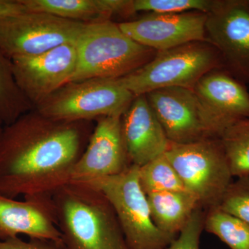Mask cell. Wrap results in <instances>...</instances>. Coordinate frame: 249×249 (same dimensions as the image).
I'll use <instances>...</instances> for the list:
<instances>
[{"mask_svg":"<svg viewBox=\"0 0 249 249\" xmlns=\"http://www.w3.org/2000/svg\"><path fill=\"white\" fill-rule=\"evenodd\" d=\"M52 199L63 249H131L112 206L98 190L70 181Z\"/></svg>","mask_w":249,"mask_h":249,"instance_id":"2","label":"cell"},{"mask_svg":"<svg viewBox=\"0 0 249 249\" xmlns=\"http://www.w3.org/2000/svg\"><path fill=\"white\" fill-rule=\"evenodd\" d=\"M145 96L170 142L188 143L211 138L207 114L194 89L163 88Z\"/></svg>","mask_w":249,"mask_h":249,"instance_id":"11","label":"cell"},{"mask_svg":"<svg viewBox=\"0 0 249 249\" xmlns=\"http://www.w3.org/2000/svg\"><path fill=\"white\" fill-rule=\"evenodd\" d=\"M22 2L29 11L47 13L86 24L135 14L133 0H22Z\"/></svg>","mask_w":249,"mask_h":249,"instance_id":"17","label":"cell"},{"mask_svg":"<svg viewBox=\"0 0 249 249\" xmlns=\"http://www.w3.org/2000/svg\"><path fill=\"white\" fill-rule=\"evenodd\" d=\"M75 45L77 65L71 82L119 79L139 70L157 53L132 40L111 20L85 24Z\"/></svg>","mask_w":249,"mask_h":249,"instance_id":"3","label":"cell"},{"mask_svg":"<svg viewBox=\"0 0 249 249\" xmlns=\"http://www.w3.org/2000/svg\"><path fill=\"white\" fill-rule=\"evenodd\" d=\"M0 249H63L62 246L52 241L30 239L23 240L19 237L0 240Z\"/></svg>","mask_w":249,"mask_h":249,"instance_id":"26","label":"cell"},{"mask_svg":"<svg viewBox=\"0 0 249 249\" xmlns=\"http://www.w3.org/2000/svg\"><path fill=\"white\" fill-rule=\"evenodd\" d=\"M219 139L232 177L249 175V119L228 127Z\"/></svg>","mask_w":249,"mask_h":249,"instance_id":"21","label":"cell"},{"mask_svg":"<svg viewBox=\"0 0 249 249\" xmlns=\"http://www.w3.org/2000/svg\"><path fill=\"white\" fill-rule=\"evenodd\" d=\"M27 11L22 0H0V24Z\"/></svg>","mask_w":249,"mask_h":249,"instance_id":"27","label":"cell"},{"mask_svg":"<svg viewBox=\"0 0 249 249\" xmlns=\"http://www.w3.org/2000/svg\"><path fill=\"white\" fill-rule=\"evenodd\" d=\"M139 181L145 194L186 191L181 178L165 155L139 167Z\"/></svg>","mask_w":249,"mask_h":249,"instance_id":"22","label":"cell"},{"mask_svg":"<svg viewBox=\"0 0 249 249\" xmlns=\"http://www.w3.org/2000/svg\"><path fill=\"white\" fill-rule=\"evenodd\" d=\"M27 235L62 246L52 195H37L20 201L0 195V240Z\"/></svg>","mask_w":249,"mask_h":249,"instance_id":"15","label":"cell"},{"mask_svg":"<svg viewBox=\"0 0 249 249\" xmlns=\"http://www.w3.org/2000/svg\"><path fill=\"white\" fill-rule=\"evenodd\" d=\"M204 229L231 249H249V224L218 207L206 210Z\"/></svg>","mask_w":249,"mask_h":249,"instance_id":"20","label":"cell"},{"mask_svg":"<svg viewBox=\"0 0 249 249\" xmlns=\"http://www.w3.org/2000/svg\"><path fill=\"white\" fill-rule=\"evenodd\" d=\"M121 132L131 165L141 167L160 155L170 145L145 95L135 96L121 118Z\"/></svg>","mask_w":249,"mask_h":249,"instance_id":"16","label":"cell"},{"mask_svg":"<svg viewBox=\"0 0 249 249\" xmlns=\"http://www.w3.org/2000/svg\"><path fill=\"white\" fill-rule=\"evenodd\" d=\"M207 14L191 11L181 14H148L119 24L121 31L139 45L163 52L193 42L207 41Z\"/></svg>","mask_w":249,"mask_h":249,"instance_id":"12","label":"cell"},{"mask_svg":"<svg viewBox=\"0 0 249 249\" xmlns=\"http://www.w3.org/2000/svg\"></svg>","mask_w":249,"mask_h":249,"instance_id":"29","label":"cell"},{"mask_svg":"<svg viewBox=\"0 0 249 249\" xmlns=\"http://www.w3.org/2000/svg\"><path fill=\"white\" fill-rule=\"evenodd\" d=\"M86 23L27 11L0 24V49L10 59L76 43Z\"/></svg>","mask_w":249,"mask_h":249,"instance_id":"8","label":"cell"},{"mask_svg":"<svg viewBox=\"0 0 249 249\" xmlns=\"http://www.w3.org/2000/svg\"><path fill=\"white\" fill-rule=\"evenodd\" d=\"M217 0H133L135 13L181 14L199 11L209 14L215 6Z\"/></svg>","mask_w":249,"mask_h":249,"instance_id":"23","label":"cell"},{"mask_svg":"<svg viewBox=\"0 0 249 249\" xmlns=\"http://www.w3.org/2000/svg\"><path fill=\"white\" fill-rule=\"evenodd\" d=\"M4 124H3L2 121L0 119V140H1V135H2L3 130L4 128Z\"/></svg>","mask_w":249,"mask_h":249,"instance_id":"28","label":"cell"},{"mask_svg":"<svg viewBox=\"0 0 249 249\" xmlns=\"http://www.w3.org/2000/svg\"><path fill=\"white\" fill-rule=\"evenodd\" d=\"M134 97L118 79L91 78L70 82L34 108L53 120L93 121L122 116Z\"/></svg>","mask_w":249,"mask_h":249,"instance_id":"7","label":"cell"},{"mask_svg":"<svg viewBox=\"0 0 249 249\" xmlns=\"http://www.w3.org/2000/svg\"><path fill=\"white\" fill-rule=\"evenodd\" d=\"M164 155L201 208L206 211L218 207L233 178L220 139L170 142Z\"/></svg>","mask_w":249,"mask_h":249,"instance_id":"6","label":"cell"},{"mask_svg":"<svg viewBox=\"0 0 249 249\" xmlns=\"http://www.w3.org/2000/svg\"><path fill=\"white\" fill-rule=\"evenodd\" d=\"M147 196L155 225L172 235L178 236L193 213L201 207L196 196L186 191L160 192Z\"/></svg>","mask_w":249,"mask_h":249,"instance_id":"18","label":"cell"},{"mask_svg":"<svg viewBox=\"0 0 249 249\" xmlns=\"http://www.w3.org/2000/svg\"><path fill=\"white\" fill-rule=\"evenodd\" d=\"M223 69L217 49L208 41L157 52L145 65L119 81L134 96L167 88L194 89L206 73Z\"/></svg>","mask_w":249,"mask_h":249,"instance_id":"4","label":"cell"},{"mask_svg":"<svg viewBox=\"0 0 249 249\" xmlns=\"http://www.w3.org/2000/svg\"><path fill=\"white\" fill-rule=\"evenodd\" d=\"M121 116L96 119L84 152L74 165L71 181H89L114 176L130 167L121 132Z\"/></svg>","mask_w":249,"mask_h":249,"instance_id":"14","label":"cell"},{"mask_svg":"<svg viewBox=\"0 0 249 249\" xmlns=\"http://www.w3.org/2000/svg\"><path fill=\"white\" fill-rule=\"evenodd\" d=\"M206 37L219 52L223 70L249 83V0H217L207 14Z\"/></svg>","mask_w":249,"mask_h":249,"instance_id":"9","label":"cell"},{"mask_svg":"<svg viewBox=\"0 0 249 249\" xmlns=\"http://www.w3.org/2000/svg\"><path fill=\"white\" fill-rule=\"evenodd\" d=\"M199 207L193 213L186 225L166 249H199L204 226L206 211Z\"/></svg>","mask_w":249,"mask_h":249,"instance_id":"25","label":"cell"},{"mask_svg":"<svg viewBox=\"0 0 249 249\" xmlns=\"http://www.w3.org/2000/svg\"><path fill=\"white\" fill-rule=\"evenodd\" d=\"M218 208L249 224V175L230 183Z\"/></svg>","mask_w":249,"mask_h":249,"instance_id":"24","label":"cell"},{"mask_svg":"<svg viewBox=\"0 0 249 249\" xmlns=\"http://www.w3.org/2000/svg\"><path fill=\"white\" fill-rule=\"evenodd\" d=\"M19 89L35 107L71 81L76 71L75 43H67L45 53L11 59Z\"/></svg>","mask_w":249,"mask_h":249,"instance_id":"10","label":"cell"},{"mask_svg":"<svg viewBox=\"0 0 249 249\" xmlns=\"http://www.w3.org/2000/svg\"><path fill=\"white\" fill-rule=\"evenodd\" d=\"M34 108L18 86L11 59L0 49V119L9 125Z\"/></svg>","mask_w":249,"mask_h":249,"instance_id":"19","label":"cell"},{"mask_svg":"<svg viewBox=\"0 0 249 249\" xmlns=\"http://www.w3.org/2000/svg\"><path fill=\"white\" fill-rule=\"evenodd\" d=\"M78 183L98 190L107 198L131 249H166L178 237L161 231L154 223L139 181V167L131 165L119 175Z\"/></svg>","mask_w":249,"mask_h":249,"instance_id":"5","label":"cell"},{"mask_svg":"<svg viewBox=\"0 0 249 249\" xmlns=\"http://www.w3.org/2000/svg\"><path fill=\"white\" fill-rule=\"evenodd\" d=\"M193 89L207 114L211 138H220L228 127L249 119V93L245 83L223 69L206 73Z\"/></svg>","mask_w":249,"mask_h":249,"instance_id":"13","label":"cell"},{"mask_svg":"<svg viewBox=\"0 0 249 249\" xmlns=\"http://www.w3.org/2000/svg\"><path fill=\"white\" fill-rule=\"evenodd\" d=\"M93 121L53 120L35 108L4 126L0 140V195H52L71 181Z\"/></svg>","mask_w":249,"mask_h":249,"instance_id":"1","label":"cell"}]
</instances>
